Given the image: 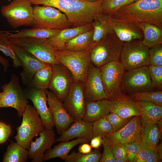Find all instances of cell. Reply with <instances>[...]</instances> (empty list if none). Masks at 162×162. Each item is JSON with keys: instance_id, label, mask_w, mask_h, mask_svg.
Listing matches in <instances>:
<instances>
[{"instance_id": "obj_3", "label": "cell", "mask_w": 162, "mask_h": 162, "mask_svg": "<svg viewBox=\"0 0 162 162\" xmlns=\"http://www.w3.org/2000/svg\"><path fill=\"white\" fill-rule=\"evenodd\" d=\"M124 42L112 33L90 47L91 63L100 68L111 62L119 61Z\"/></svg>"}, {"instance_id": "obj_36", "label": "cell", "mask_w": 162, "mask_h": 162, "mask_svg": "<svg viewBox=\"0 0 162 162\" xmlns=\"http://www.w3.org/2000/svg\"><path fill=\"white\" fill-rule=\"evenodd\" d=\"M17 31H3L0 32V51L6 56L11 59L13 66L15 68L21 67V65L13 49L12 44L6 35L5 33L13 32H16Z\"/></svg>"}, {"instance_id": "obj_15", "label": "cell", "mask_w": 162, "mask_h": 162, "mask_svg": "<svg viewBox=\"0 0 162 162\" xmlns=\"http://www.w3.org/2000/svg\"><path fill=\"white\" fill-rule=\"evenodd\" d=\"M50 65L52 73L48 89L63 102L74 81L73 75L67 68L61 63Z\"/></svg>"}, {"instance_id": "obj_46", "label": "cell", "mask_w": 162, "mask_h": 162, "mask_svg": "<svg viewBox=\"0 0 162 162\" xmlns=\"http://www.w3.org/2000/svg\"><path fill=\"white\" fill-rule=\"evenodd\" d=\"M12 132L10 125L0 122V144L5 143L9 137Z\"/></svg>"}, {"instance_id": "obj_35", "label": "cell", "mask_w": 162, "mask_h": 162, "mask_svg": "<svg viewBox=\"0 0 162 162\" xmlns=\"http://www.w3.org/2000/svg\"><path fill=\"white\" fill-rule=\"evenodd\" d=\"M102 155L98 149H95L88 153L73 152L61 158L66 162H98Z\"/></svg>"}, {"instance_id": "obj_27", "label": "cell", "mask_w": 162, "mask_h": 162, "mask_svg": "<svg viewBox=\"0 0 162 162\" xmlns=\"http://www.w3.org/2000/svg\"><path fill=\"white\" fill-rule=\"evenodd\" d=\"M62 30L32 28H31L22 29L20 31H18L16 33L7 32L5 33V34L7 37L10 38L31 37L47 39L54 37Z\"/></svg>"}, {"instance_id": "obj_17", "label": "cell", "mask_w": 162, "mask_h": 162, "mask_svg": "<svg viewBox=\"0 0 162 162\" xmlns=\"http://www.w3.org/2000/svg\"><path fill=\"white\" fill-rule=\"evenodd\" d=\"M25 91L28 99L31 101L38 112L45 129H52L55 125L51 110L47 105V95L45 91L28 87Z\"/></svg>"}, {"instance_id": "obj_28", "label": "cell", "mask_w": 162, "mask_h": 162, "mask_svg": "<svg viewBox=\"0 0 162 162\" xmlns=\"http://www.w3.org/2000/svg\"><path fill=\"white\" fill-rule=\"evenodd\" d=\"M90 141V140L84 138H78L70 141L60 142L52 148H51L46 151L44 155V161L56 158H62L68 155L71 150L75 146Z\"/></svg>"}, {"instance_id": "obj_9", "label": "cell", "mask_w": 162, "mask_h": 162, "mask_svg": "<svg viewBox=\"0 0 162 162\" xmlns=\"http://www.w3.org/2000/svg\"><path fill=\"white\" fill-rule=\"evenodd\" d=\"M99 68L107 99L111 100L125 94L122 93L121 88L126 70L119 60L110 62Z\"/></svg>"}, {"instance_id": "obj_38", "label": "cell", "mask_w": 162, "mask_h": 162, "mask_svg": "<svg viewBox=\"0 0 162 162\" xmlns=\"http://www.w3.org/2000/svg\"><path fill=\"white\" fill-rule=\"evenodd\" d=\"M136 0H103V13L110 16L121 8L132 3Z\"/></svg>"}, {"instance_id": "obj_54", "label": "cell", "mask_w": 162, "mask_h": 162, "mask_svg": "<svg viewBox=\"0 0 162 162\" xmlns=\"http://www.w3.org/2000/svg\"><path fill=\"white\" fill-rule=\"evenodd\" d=\"M3 31H0V32H2Z\"/></svg>"}, {"instance_id": "obj_40", "label": "cell", "mask_w": 162, "mask_h": 162, "mask_svg": "<svg viewBox=\"0 0 162 162\" xmlns=\"http://www.w3.org/2000/svg\"><path fill=\"white\" fill-rule=\"evenodd\" d=\"M150 77L152 87L158 90L162 91V66H148Z\"/></svg>"}, {"instance_id": "obj_7", "label": "cell", "mask_w": 162, "mask_h": 162, "mask_svg": "<svg viewBox=\"0 0 162 162\" xmlns=\"http://www.w3.org/2000/svg\"><path fill=\"white\" fill-rule=\"evenodd\" d=\"M0 92V109L11 107L16 109L17 115L22 116L28 102L25 89L20 83L19 78L12 74L9 82L2 86Z\"/></svg>"}, {"instance_id": "obj_33", "label": "cell", "mask_w": 162, "mask_h": 162, "mask_svg": "<svg viewBox=\"0 0 162 162\" xmlns=\"http://www.w3.org/2000/svg\"><path fill=\"white\" fill-rule=\"evenodd\" d=\"M161 132L157 123H149L143 128L141 142L147 148L155 149L161 137Z\"/></svg>"}, {"instance_id": "obj_51", "label": "cell", "mask_w": 162, "mask_h": 162, "mask_svg": "<svg viewBox=\"0 0 162 162\" xmlns=\"http://www.w3.org/2000/svg\"><path fill=\"white\" fill-rule=\"evenodd\" d=\"M0 63L2 64L4 68V71L6 72L10 66L8 60L4 58L0 54Z\"/></svg>"}, {"instance_id": "obj_53", "label": "cell", "mask_w": 162, "mask_h": 162, "mask_svg": "<svg viewBox=\"0 0 162 162\" xmlns=\"http://www.w3.org/2000/svg\"><path fill=\"white\" fill-rule=\"evenodd\" d=\"M82 0L86 2H94L98 1L100 0Z\"/></svg>"}, {"instance_id": "obj_23", "label": "cell", "mask_w": 162, "mask_h": 162, "mask_svg": "<svg viewBox=\"0 0 162 162\" xmlns=\"http://www.w3.org/2000/svg\"><path fill=\"white\" fill-rule=\"evenodd\" d=\"M92 122L82 120H76L56 139V141H69L75 138H82L91 140L94 137L92 130Z\"/></svg>"}, {"instance_id": "obj_10", "label": "cell", "mask_w": 162, "mask_h": 162, "mask_svg": "<svg viewBox=\"0 0 162 162\" xmlns=\"http://www.w3.org/2000/svg\"><path fill=\"white\" fill-rule=\"evenodd\" d=\"M2 16L14 28L31 26L33 19V7L29 0H13L1 8Z\"/></svg>"}, {"instance_id": "obj_16", "label": "cell", "mask_w": 162, "mask_h": 162, "mask_svg": "<svg viewBox=\"0 0 162 162\" xmlns=\"http://www.w3.org/2000/svg\"><path fill=\"white\" fill-rule=\"evenodd\" d=\"M45 91L55 126L58 134L61 135L76 120L69 115L64 108L63 102L54 93L47 89Z\"/></svg>"}, {"instance_id": "obj_42", "label": "cell", "mask_w": 162, "mask_h": 162, "mask_svg": "<svg viewBox=\"0 0 162 162\" xmlns=\"http://www.w3.org/2000/svg\"><path fill=\"white\" fill-rule=\"evenodd\" d=\"M150 65L162 66V44L148 48Z\"/></svg>"}, {"instance_id": "obj_44", "label": "cell", "mask_w": 162, "mask_h": 162, "mask_svg": "<svg viewBox=\"0 0 162 162\" xmlns=\"http://www.w3.org/2000/svg\"><path fill=\"white\" fill-rule=\"evenodd\" d=\"M141 146V141L127 144V158L128 162H134L136 156Z\"/></svg>"}, {"instance_id": "obj_29", "label": "cell", "mask_w": 162, "mask_h": 162, "mask_svg": "<svg viewBox=\"0 0 162 162\" xmlns=\"http://www.w3.org/2000/svg\"><path fill=\"white\" fill-rule=\"evenodd\" d=\"M143 35L142 42L148 48L162 44V28L151 24L141 22L137 24Z\"/></svg>"}, {"instance_id": "obj_26", "label": "cell", "mask_w": 162, "mask_h": 162, "mask_svg": "<svg viewBox=\"0 0 162 162\" xmlns=\"http://www.w3.org/2000/svg\"><path fill=\"white\" fill-rule=\"evenodd\" d=\"M136 101L141 110V119L143 127L149 123L157 124L162 118V106L149 101Z\"/></svg>"}, {"instance_id": "obj_52", "label": "cell", "mask_w": 162, "mask_h": 162, "mask_svg": "<svg viewBox=\"0 0 162 162\" xmlns=\"http://www.w3.org/2000/svg\"><path fill=\"white\" fill-rule=\"evenodd\" d=\"M126 160L121 159H116L115 162H126Z\"/></svg>"}, {"instance_id": "obj_30", "label": "cell", "mask_w": 162, "mask_h": 162, "mask_svg": "<svg viewBox=\"0 0 162 162\" xmlns=\"http://www.w3.org/2000/svg\"><path fill=\"white\" fill-rule=\"evenodd\" d=\"M108 15L102 13L92 22L93 29L91 46L98 43L108 34L114 32L108 21Z\"/></svg>"}, {"instance_id": "obj_6", "label": "cell", "mask_w": 162, "mask_h": 162, "mask_svg": "<svg viewBox=\"0 0 162 162\" xmlns=\"http://www.w3.org/2000/svg\"><path fill=\"white\" fill-rule=\"evenodd\" d=\"M8 39L12 45L26 50L46 64L60 63L57 50L45 39L31 37Z\"/></svg>"}, {"instance_id": "obj_24", "label": "cell", "mask_w": 162, "mask_h": 162, "mask_svg": "<svg viewBox=\"0 0 162 162\" xmlns=\"http://www.w3.org/2000/svg\"><path fill=\"white\" fill-rule=\"evenodd\" d=\"M93 28L92 23H91L73 28H66L62 29L54 37L46 40L57 50H64L65 44L68 41Z\"/></svg>"}, {"instance_id": "obj_1", "label": "cell", "mask_w": 162, "mask_h": 162, "mask_svg": "<svg viewBox=\"0 0 162 162\" xmlns=\"http://www.w3.org/2000/svg\"><path fill=\"white\" fill-rule=\"evenodd\" d=\"M32 5L55 8L64 13L71 26H78L92 23L103 13V0L88 2L82 0H29Z\"/></svg>"}, {"instance_id": "obj_39", "label": "cell", "mask_w": 162, "mask_h": 162, "mask_svg": "<svg viewBox=\"0 0 162 162\" xmlns=\"http://www.w3.org/2000/svg\"><path fill=\"white\" fill-rule=\"evenodd\" d=\"M92 130L94 136H100L102 138L113 132L110 124L105 117L92 122Z\"/></svg>"}, {"instance_id": "obj_19", "label": "cell", "mask_w": 162, "mask_h": 162, "mask_svg": "<svg viewBox=\"0 0 162 162\" xmlns=\"http://www.w3.org/2000/svg\"><path fill=\"white\" fill-rule=\"evenodd\" d=\"M84 95L86 101H94L107 99L99 68L92 63L89 66L86 81L84 84Z\"/></svg>"}, {"instance_id": "obj_18", "label": "cell", "mask_w": 162, "mask_h": 162, "mask_svg": "<svg viewBox=\"0 0 162 162\" xmlns=\"http://www.w3.org/2000/svg\"><path fill=\"white\" fill-rule=\"evenodd\" d=\"M12 45L22 68L23 70L20 73L22 82L27 87L36 72L47 64L23 49Z\"/></svg>"}, {"instance_id": "obj_45", "label": "cell", "mask_w": 162, "mask_h": 162, "mask_svg": "<svg viewBox=\"0 0 162 162\" xmlns=\"http://www.w3.org/2000/svg\"><path fill=\"white\" fill-rule=\"evenodd\" d=\"M102 145L103 147V152L99 161L100 162H115L113 152V146L108 145L103 140Z\"/></svg>"}, {"instance_id": "obj_37", "label": "cell", "mask_w": 162, "mask_h": 162, "mask_svg": "<svg viewBox=\"0 0 162 162\" xmlns=\"http://www.w3.org/2000/svg\"><path fill=\"white\" fill-rule=\"evenodd\" d=\"M135 100H143L152 102L162 106V91L131 92L127 94Z\"/></svg>"}, {"instance_id": "obj_2", "label": "cell", "mask_w": 162, "mask_h": 162, "mask_svg": "<svg viewBox=\"0 0 162 162\" xmlns=\"http://www.w3.org/2000/svg\"><path fill=\"white\" fill-rule=\"evenodd\" d=\"M109 16L136 25L144 22L162 28V0H136Z\"/></svg>"}, {"instance_id": "obj_21", "label": "cell", "mask_w": 162, "mask_h": 162, "mask_svg": "<svg viewBox=\"0 0 162 162\" xmlns=\"http://www.w3.org/2000/svg\"><path fill=\"white\" fill-rule=\"evenodd\" d=\"M108 18L114 32L122 42L143 39L142 32L138 25L118 20L109 15Z\"/></svg>"}, {"instance_id": "obj_32", "label": "cell", "mask_w": 162, "mask_h": 162, "mask_svg": "<svg viewBox=\"0 0 162 162\" xmlns=\"http://www.w3.org/2000/svg\"><path fill=\"white\" fill-rule=\"evenodd\" d=\"M93 35V28L79 34L66 43L65 50L79 51L88 48L92 44Z\"/></svg>"}, {"instance_id": "obj_43", "label": "cell", "mask_w": 162, "mask_h": 162, "mask_svg": "<svg viewBox=\"0 0 162 162\" xmlns=\"http://www.w3.org/2000/svg\"><path fill=\"white\" fill-rule=\"evenodd\" d=\"M162 158V146L161 143L155 149L147 148V158L146 162H157Z\"/></svg>"}, {"instance_id": "obj_20", "label": "cell", "mask_w": 162, "mask_h": 162, "mask_svg": "<svg viewBox=\"0 0 162 162\" xmlns=\"http://www.w3.org/2000/svg\"><path fill=\"white\" fill-rule=\"evenodd\" d=\"M35 141L31 142L28 149V158L32 162L44 161V153L50 149L56 142V134L53 129H45L39 134Z\"/></svg>"}, {"instance_id": "obj_34", "label": "cell", "mask_w": 162, "mask_h": 162, "mask_svg": "<svg viewBox=\"0 0 162 162\" xmlns=\"http://www.w3.org/2000/svg\"><path fill=\"white\" fill-rule=\"evenodd\" d=\"M52 73L51 65L47 64L36 72L30 83L27 87L44 91L48 89Z\"/></svg>"}, {"instance_id": "obj_25", "label": "cell", "mask_w": 162, "mask_h": 162, "mask_svg": "<svg viewBox=\"0 0 162 162\" xmlns=\"http://www.w3.org/2000/svg\"><path fill=\"white\" fill-rule=\"evenodd\" d=\"M110 101L107 99L86 101V111L82 120L93 122L104 117L110 112Z\"/></svg>"}, {"instance_id": "obj_31", "label": "cell", "mask_w": 162, "mask_h": 162, "mask_svg": "<svg viewBox=\"0 0 162 162\" xmlns=\"http://www.w3.org/2000/svg\"><path fill=\"white\" fill-rule=\"evenodd\" d=\"M16 142H10L3 158V162H26L28 158V151Z\"/></svg>"}, {"instance_id": "obj_41", "label": "cell", "mask_w": 162, "mask_h": 162, "mask_svg": "<svg viewBox=\"0 0 162 162\" xmlns=\"http://www.w3.org/2000/svg\"><path fill=\"white\" fill-rule=\"evenodd\" d=\"M105 117L110 124L113 132L116 131L123 127L131 118H123L116 114L111 112Z\"/></svg>"}, {"instance_id": "obj_4", "label": "cell", "mask_w": 162, "mask_h": 162, "mask_svg": "<svg viewBox=\"0 0 162 162\" xmlns=\"http://www.w3.org/2000/svg\"><path fill=\"white\" fill-rule=\"evenodd\" d=\"M57 53L60 63L70 72L74 81L81 82L85 84L88 68L91 63L90 48L79 51L67 50H57Z\"/></svg>"}, {"instance_id": "obj_47", "label": "cell", "mask_w": 162, "mask_h": 162, "mask_svg": "<svg viewBox=\"0 0 162 162\" xmlns=\"http://www.w3.org/2000/svg\"><path fill=\"white\" fill-rule=\"evenodd\" d=\"M127 146L126 144H120L113 146V152L115 159H122L128 162L126 154Z\"/></svg>"}, {"instance_id": "obj_48", "label": "cell", "mask_w": 162, "mask_h": 162, "mask_svg": "<svg viewBox=\"0 0 162 162\" xmlns=\"http://www.w3.org/2000/svg\"><path fill=\"white\" fill-rule=\"evenodd\" d=\"M147 158V148L141 142V146L137 153L134 162H146Z\"/></svg>"}, {"instance_id": "obj_12", "label": "cell", "mask_w": 162, "mask_h": 162, "mask_svg": "<svg viewBox=\"0 0 162 162\" xmlns=\"http://www.w3.org/2000/svg\"><path fill=\"white\" fill-rule=\"evenodd\" d=\"M127 71L122 79L121 89L123 94L154 91L152 85L148 66Z\"/></svg>"}, {"instance_id": "obj_13", "label": "cell", "mask_w": 162, "mask_h": 162, "mask_svg": "<svg viewBox=\"0 0 162 162\" xmlns=\"http://www.w3.org/2000/svg\"><path fill=\"white\" fill-rule=\"evenodd\" d=\"M143 128L140 116H134L123 127L103 137L102 139L112 146L141 141Z\"/></svg>"}, {"instance_id": "obj_11", "label": "cell", "mask_w": 162, "mask_h": 162, "mask_svg": "<svg viewBox=\"0 0 162 162\" xmlns=\"http://www.w3.org/2000/svg\"><path fill=\"white\" fill-rule=\"evenodd\" d=\"M119 61L128 70L150 65L148 48L139 40L124 42Z\"/></svg>"}, {"instance_id": "obj_22", "label": "cell", "mask_w": 162, "mask_h": 162, "mask_svg": "<svg viewBox=\"0 0 162 162\" xmlns=\"http://www.w3.org/2000/svg\"><path fill=\"white\" fill-rule=\"evenodd\" d=\"M110 102V112L124 118L141 116V109L136 100L126 94L109 100Z\"/></svg>"}, {"instance_id": "obj_50", "label": "cell", "mask_w": 162, "mask_h": 162, "mask_svg": "<svg viewBox=\"0 0 162 162\" xmlns=\"http://www.w3.org/2000/svg\"><path fill=\"white\" fill-rule=\"evenodd\" d=\"M92 147L88 143L80 144L78 147L79 152L83 153H88L92 151Z\"/></svg>"}, {"instance_id": "obj_5", "label": "cell", "mask_w": 162, "mask_h": 162, "mask_svg": "<svg viewBox=\"0 0 162 162\" xmlns=\"http://www.w3.org/2000/svg\"><path fill=\"white\" fill-rule=\"evenodd\" d=\"M22 116L21 124L16 128L14 138L18 143L28 149L32 139L45 129L38 112L31 105H27Z\"/></svg>"}, {"instance_id": "obj_14", "label": "cell", "mask_w": 162, "mask_h": 162, "mask_svg": "<svg viewBox=\"0 0 162 162\" xmlns=\"http://www.w3.org/2000/svg\"><path fill=\"white\" fill-rule=\"evenodd\" d=\"M84 84L74 81L63 102L69 115L75 120H82L86 111V101L84 95Z\"/></svg>"}, {"instance_id": "obj_8", "label": "cell", "mask_w": 162, "mask_h": 162, "mask_svg": "<svg viewBox=\"0 0 162 162\" xmlns=\"http://www.w3.org/2000/svg\"><path fill=\"white\" fill-rule=\"evenodd\" d=\"M71 26L65 14L58 9L44 5L33 7L32 28L62 30Z\"/></svg>"}, {"instance_id": "obj_49", "label": "cell", "mask_w": 162, "mask_h": 162, "mask_svg": "<svg viewBox=\"0 0 162 162\" xmlns=\"http://www.w3.org/2000/svg\"><path fill=\"white\" fill-rule=\"evenodd\" d=\"M102 138L100 136H94L90 140V145L92 148L98 149L102 145Z\"/></svg>"}]
</instances>
